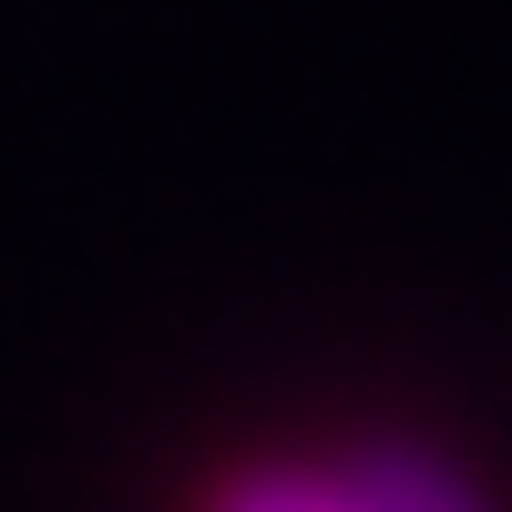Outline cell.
Here are the masks:
<instances>
[{
  "label": "cell",
  "instance_id": "cell-1",
  "mask_svg": "<svg viewBox=\"0 0 512 512\" xmlns=\"http://www.w3.org/2000/svg\"><path fill=\"white\" fill-rule=\"evenodd\" d=\"M328 492H338V512H492L472 482L451 472V461L410 451V441H379V451H359L349 472H328Z\"/></svg>",
  "mask_w": 512,
  "mask_h": 512
},
{
  "label": "cell",
  "instance_id": "cell-2",
  "mask_svg": "<svg viewBox=\"0 0 512 512\" xmlns=\"http://www.w3.org/2000/svg\"><path fill=\"white\" fill-rule=\"evenodd\" d=\"M205 512H338L328 472H236Z\"/></svg>",
  "mask_w": 512,
  "mask_h": 512
}]
</instances>
